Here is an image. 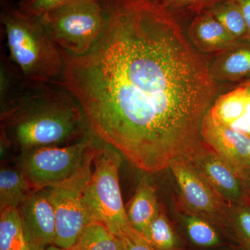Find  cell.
<instances>
[{
    "instance_id": "cell-14",
    "label": "cell",
    "mask_w": 250,
    "mask_h": 250,
    "mask_svg": "<svg viewBox=\"0 0 250 250\" xmlns=\"http://www.w3.org/2000/svg\"><path fill=\"white\" fill-rule=\"evenodd\" d=\"M214 81H236L250 74V47L238 43L221 53L208 66Z\"/></svg>"
},
{
    "instance_id": "cell-27",
    "label": "cell",
    "mask_w": 250,
    "mask_h": 250,
    "mask_svg": "<svg viewBox=\"0 0 250 250\" xmlns=\"http://www.w3.org/2000/svg\"><path fill=\"white\" fill-rule=\"evenodd\" d=\"M240 175H241L243 182H244L245 186H246L247 191H248L250 200V168L241 171Z\"/></svg>"
},
{
    "instance_id": "cell-33",
    "label": "cell",
    "mask_w": 250,
    "mask_h": 250,
    "mask_svg": "<svg viewBox=\"0 0 250 250\" xmlns=\"http://www.w3.org/2000/svg\"></svg>"
},
{
    "instance_id": "cell-5",
    "label": "cell",
    "mask_w": 250,
    "mask_h": 250,
    "mask_svg": "<svg viewBox=\"0 0 250 250\" xmlns=\"http://www.w3.org/2000/svg\"><path fill=\"white\" fill-rule=\"evenodd\" d=\"M39 18L59 48L75 56L90 50L106 22L104 6L100 0H74Z\"/></svg>"
},
{
    "instance_id": "cell-20",
    "label": "cell",
    "mask_w": 250,
    "mask_h": 250,
    "mask_svg": "<svg viewBox=\"0 0 250 250\" xmlns=\"http://www.w3.org/2000/svg\"><path fill=\"white\" fill-rule=\"evenodd\" d=\"M208 12L239 41L249 39L246 21L236 0H223L213 5Z\"/></svg>"
},
{
    "instance_id": "cell-10",
    "label": "cell",
    "mask_w": 250,
    "mask_h": 250,
    "mask_svg": "<svg viewBox=\"0 0 250 250\" xmlns=\"http://www.w3.org/2000/svg\"><path fill=\"white\" fill-rule=\"evenodd\" d=\"M18 209L23 229L32 244L42 250L54 245L55 211L45 189L33 190Z\"/></svg>"
},
{
    "instance_id": "cell-24",
    "label": "cell",
    "mask_w": 250,
    "mask_h": 250,
    "mask_svg": "<svg viewBox=\"0 0 250 250\" xmlns=\"http://www.w3.org/2000/svg\"><path fill=\"white\" fill-rule=\"evenodd\" d=\"M72 1L74 0H22L19 10L27 16L40 17L47 11Z\"/></svg>"
},
{
    "instance_id": "cell-21",
    "label": "cell",
    "mask_w": 250,
    "mask_h": 250,
    "mask_svg": "<svg viewBox=\"0 0 250 250\" xmlns=\"http://www.w3.org/2000/svg\"><path fill=\"white\" fill-rule=\"evenodd\" d=\"M121 240L115 236L103 224L91 222L85 229L75 250H119Z\"/></svg>"
},
{
    "instance_id": "cell-25",
    "label": "cell",
    "mask_w": 250,
    "mask_h": 250,
    "mask_svg": "<svg viewBox=\"0 0 250 250\" xmlns=\"http://www.w3.org/2000/svg\"><path fill=\"white\" fill-rule=\"evenodd\" d=\"M118 238L121 240L124 250H156L134 228L123 233Z\"/></svg>"
},
{
    "instance_id": "cell-6",
    "label": "cell",
    "mask_w": 250,
    "mask_h": 250,
    "mask_svg": "<svg viewBox=\"0 0 250 250\" xmlns=\"http://www.w3.org/2000/svg\"><path fill=\"white\" fill-rule=\"evenodd\" d=\"M96 147L92 138L62 146H48L22 150L20 161L33 190L53 187L80 173L93 164Z\"/></svg>"
},
{
    "instance_id": "cell-17",
    "label": "cell",
    "mask_w": 250,
    "mask_h": 250,
    "mask_svg": "<svg viewBox=\"0 0 250 250\" xmlns=\"http://www.w3.org/2000/svg\"><path fill=\"white\" fill-rule=\"evenodd\" d=\"M22 170L1 168L0 171V210L18 208L33 191Z\"/></svg>"
},
{
    "instance_id": "cell-12",
    "label": "cell",
    "mask_w": 250,
    "mask_h": 250,
    "mask_svg": "<svg viewBox=\"0 0 250 250\" xmlns=\"http://www.w3.org/2000/svg\"><path fill=\"white\" fill-rule=\"evenodd\" d=\"M188 37L197 51L207 54L221 53L238 42L208 11L195 16L188 29Z\"/></svg>"
},
{
    "instance_id": "cell-32",
    "label": "cell",
    "mask_w": 250,
    "mask_h": 250,
    "mask_svg": "<svg viewBox=\"0 0 250 250\" xmlns=\"http://www.w3.org/2000/svg\"><path fill=\"white\" fill-rule=\"evenodd\" d=\"M249 85H250V83H249Z\"/></svg>"
},
{
    "instance_id": "cell-31",
    "label": "cell",
    "mask_w": 250,
    "mask_h": 250,
    "mask_svg": "<svg viewBox=\"0 0 250 250\" xmlns=\"http://www.w3.org/2000/svg\"><path fill=\"white\" fill-rule=\"evenodd\" d=\"M119 250H123V244H122L121 248H120Z\"/></svg>"
},
{
    "instance_id": "cell-2",
    "label": "cell",
    "mask_w": 250,
    "mask_h": 250,
    "mask_svg": "<svg viewBox=\"0 0 250 250\" xmlns=\"http://www.w3.org/2000/svg\"><path fill=\"white\" fill-rule=\"evenodd\" d=\"M47 83L23 81L4 103L1 133L22 150L67 146L84 139L90 131L75 97L63 87Z\"/></svg>"
},
{
    "instance_id": "cell-1",
    "label": "cell",
    "mask_w": 250,
    "mask_h": 250,
    "mask_svg": "<svg viewBox=\"0 0 250 250\" xmlns=\"http://www.w3.org/2000/svg\"><path fill=\"white\" fill-rule=\"evenodd\" d=\"M106 22L86 54L61 49L59 85L90 131L140 170L157 172L201 139L215 81L175 18L152 0H106Z\"/></svg>"
},
{
    "instance_id": "cell-28",
    "label": "cell",
    "mask_w": 250,
    "mask_h": 250,
    "mask_svg": "<svg viewBox=\"0 0 250 250\" xmlns=\"http://www.w3.org/2000/svg\"><path fill=\"white\" fill-rule=\"evenodd\" d=\"M44 250H65L63 249V248H59L58 246H54V245H52V246H49L47 247Z\"/></svg>"
},
{
    "instance_id": "cell-22",
    "label": "cell",
    "mask_w": 250,
    "mask_h": 250,
    "mask_svg": "<svg viewBox=\"0 0 250 250\" xmlns=\"http://www.w3.org/2000/svg\"><path fill=\"white\" fill-rule=\"evenodd\" d=\"M231 241L243 250H250V205H230Z\"/></svg>"
},
{
    "instance_id": "cell-7",
    "label": "cell",
    "mask_w": 250,
    "mask_h": 250,
    "mask_svg": "<svg viewBox=\"0 0 250 250\" xmlns=\"http://www.w3.org/2000/svg\"><path fill=\"white\" fill-rule=\"evenodd\" d=\"M179 191V209L202 217L213 224L225 238L231 240L230 205L183 155L170 161L168 166Z\"/></svg>"
},
{
    "instance_id": "cell-23",
    "label": "cell",
    "mask_w": 250,
    "mask_h": 250,
    "mask_svg": "<svg viewBox=\"0 0 250 250\" xmlns=\"http://www.w3.org/2000/svg\"><path fill=\"white\" fill-rule=\"evenodd\" d=\"M223 0H161L160 4L171 14L184 13L197 15L208 11Z\"/></svg>"
},
{
    "instance_id": "cell-9",
    "label": "cell",
    "mask_w": 250,
    "mask_h": 250,
    "mask_svg": "<svg viewBox=\"0 0 250 250\" xmlns=\"http://www.w3.org/2000/svg\"><path fill=\"white\" fill-rule=\"evenodd\" d=\"M183 156L225 201L231 205H250L241 175L202 139Z\"/></svg>"
},
{
    "instance_id": "cell-15",
    "label": "cell",
    "mask_w": 250,
    "mask_h": 250,
    "mask_svg": "<svg viewBox=\"0 0 250 250\" xmlns=\"http://www.w3.org/2000/svg\"><path fill=\"white\" fill-rule=\"evenodd\" d=\"M180 210V223L188 241L198 249H216L225 244L223 233L213 224L198 215Z\"/></svg>"
},
{
    "instance_id": "cell-29",
    "label": "cell",
    "mask_w": 250,
    "mask_h": 250,
    "mask_svg": "<svg viewBox=\"0 0 250 250\" xmlns=\"http://www.w3.org/2000/svg\"><path fill=\"white\" fill-rule=\"evenodd\" d=\"M221 250H243L241 249V248H240V247L236 246V247H233V248H227V249Z\"/></svg>"
},
{
    "instance_id": "cell-30",
    "label": "cell",
    "mask_w": 250,
    "mask_h": 250,
    "mask_svg": "<svg viewBox=\"0 0 250 250\" xmlns=\"http://www.w3.org/2000/svg\"><path fill=\"white\" fill-rule=\"evenodd\" d=\"M250 168V156H249V159H248V167H247V169ZM246 170V169H245Z\"/></svg>"
},
{
    "instance_id": "cell-4",
    "label": "cell",
    "mask_w": 250,
    "mask_h": 250,
    "mask_svg": "<svg viewBox=\"0 0 250 250\" xmlns=\"http://www.w3.org/2000/svg\"><path fill=\"white\" fill-rule=\"evenodd\" d=\"M93 170L83 191L82 200L93 221L103 224L119 238L134 228L126 215L119 182L120 153L101 146L94 150Z\"/></svg>"
},
{
    "instance_id": "cell-11",
    "label": "cell",
    "mask_w": 250,
    "mask_h": 250,
    "mask_svg": "<svg viewBox=\"0 0 250 250\" xmlns=\"http://www.w3.org/2000/svg\"><path fill=\"white\" fill-rule=\"evenodd\" d=\"M200 136L223 160L240 174L248 167L250 137L220 124L207 111L202 121Z\"/></svg>"
},
{
    "instance_id": "cell-19",
    "label": "cell",
    "mask_w": 250,
    "mask_h": 250,
    "mask_svg": "<svg viewBox=\"0 0 250 250\" xmlns=\"http://www.w3.org/2000/svg\"><path fill=\"white\" fill-rule=\"evenodd\" d=\"M143 236L156 250H187L184 240L161 204L157 216Z\"/></svg>"
},
{
    "instance_id": "cell-13",
    "label": "cell",
    "mask_w": 250,
    "mask_h": 250,
    "mask_svg": "<svg viewBox=\"0 0 250 250\" xmlns=\"http://www.w3.org/2000/svg\"><path fill=\"white\" fill-rule=\"evenodd\" d=\"M160 205L155 188L146 177H143L125 210L133 228L143 236L157 216Z\"/></svg>"
},
{
    "instance_id": "cell-8",
    "label": "cell",
    "mask_w": 250,
    "mask_h": 250,
    "mask_svg": "<svg viewBox=\"0 0 250 250\" xmlns=\"http://www.w3.org/2000/svg\"><path fill=\"white\" fill-rule=\"evenodd\" d=\"M92 165L66 182L45 190L53 204L56 218L54 246L72 250L91 222L82 200V191L92 174Z\"/></svg>"
},
{
    "instance_id": "cell-26",
    "label": "cell",
    "mask_w": 250,
    "mask_h": 250,
    "mask_svg": "<svg viewBox=\"0 0 250 250\" xmlns=\"http://www.w3.org/2000/svg\"><path fill=\"white\" fill-rule=\"evenodd\" d=\"M241 6L242 12L246 21L248 35L250 39V0H236Z\"/></svg>"
},
{
    "instance_id": "cell-16",
    "label": "cell",
    "mask_w": 250,
    "mask_h": 250,
    "mask_svg": "<svg viewBox=\"0 0 250 250\" xmlns=\"http://www.w3.org/2000/svg\"><path fill=\"white\" fill-rule=\"evenodd\" d=\"M248 85H242L215 99L209 110L210 116L220 124L231 128L244 115Z\"/></svg>"
},
{
    "instance_id": "cell-18",
    "label": "cell",
    "mask_w": 250,
    "mask_h": 250,
    "mask_svg": "<svg viewBox=\"0 0 250 250\" xmlns=\"http://www.w3.org/2000/svg\"><path fill=\"white\" fill-rule=\"evenodd\" d=\"M44 250L34 246L28 239L18 208L9 207L1 210L0 250Z\"/></svg>"
},
{
    "instance_id": "cell-3",
    "label": "cell",
    "mask_w": 250,
    "mask_h": 250,
    "mask_svg": "<svg viewBox=\"0 0 250 250\" xmlns=\"http://www.w3.org/2000/svg\"><path fill=\"white\" fill-rule=\"evenodd\" d=\"M10 59L26 83H47L62 76V52L40 18L9 11L1 18Z\"/></svg>"
}]
</instances>
